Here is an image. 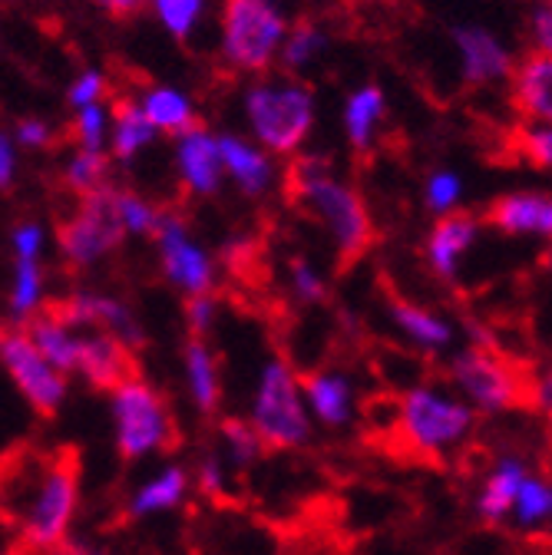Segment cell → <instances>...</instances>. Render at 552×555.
I'll list each match as a JSON object with an SVG mask.
<instances>
[{
	"label": "cell",
	"mask_w": 552,
	"mask_h": 555,
	"mask_svg": "<svg viewBox=\"0 0 552 555\" xmlns=\"http://www.w3.org/2000/svg\"><path fill=\"white\" fill-rule=\"evenodd\" d=\"M80 500V463L70 447L17 450L0 460V519L27 552H47L66 539Z\"/></svg>",
	"instance_id": "1"
},
{
	"label": "cell",
	"mask_w": 552,
	"mask_h": 555,
	"mask_svg": "<svg viewBox=\"0 0 552 555\" xmlns=\"http://www.w3.org/2000/svg\"><path fill=\"white\" fill-rule=\"evenodd\" d=\"M285 195L292 205H305L328 225L337 248V271L355 268L374 245V222L364 198L331 176L321 156H295L285 172Z\"/></svg>",
	"instance_id": "2"
},
{
	"label": "cell",
	"mask_w": 552,
	"mask_h": 555,
	"mask_svg": "<svg viewBox=\"0 0 552 555\" xmlns=\"http://www.w3.org/2000/svg\"><path fill=\"white\" fill-rule=\"evenodd\" d=\"M116 450L123 460H140L146 453H169L179 447L176 416L166 397L143 377H132L113 390Z\"/></svg>",
	"instance_id": "3"
},
{
	"label": "cell",
	"mask_w": 552,
	"mask_h": 555,
	"mask_svg": "<svg viewBox=\"0 0 552 555\" xmlns=\"http://www.w3.org/2000/svg\"><path fill=\"white\" fill-rule=\"evenodd\" d=\"M252 430L261 450H298L311 437V421L305 397L298 393V377L285 361H268L258 380Z\"/></svg>",
	"instance_id": "4"
},
{
	"label": "cell",
	"mask_w": 552,
	"mask_h": 555,
	"mask_svg": "<svg viewBox=\"0 0 552 555\" xmlns=\"http://www.w3.org/2000/svg\"><path fill=\"white\" fill-rule=\"evenodd\" d=\"M245 109L258 143L279 156H292L314 122V96L301 83H255Z\"/></svg>",
	"instance_id": "5"
},
{
	"label": "cell",
	"mask_w": 552,
	"mask_h": 555,
	"mask_svg": "<svg viewBox=\"0 0 552 555\" xmlns=\"http://www.w3.org/2000/svg\"><path fill=\"white\" fill-rule=\"evenodd\" d=\"M476 424L466 403L440 397L427 387H413L400 400L397 413V440L407 450H418L427 460L440 456L447 447L460 443Z\"/></svg>",
	"instance_id": "6"
},
{
	"label": "cell",
	"mask_w": 552,
	"mask_h": 555,
	"mask_svg": "<svg viewBox=\"0 0 552 555\" xmlns=\"http://www.w3.org/2000/svg\"><path fill=\"white\" fill-rule=\"evenodd\" d=\"M285 30V17L271 0H226L222 53L242 74H265L279 56Z\"/></svg>",
	"instance_id": "7"
},
{
	"label": "cell",
	"mask_w": 552,
	"mask_h": 555,
	"mask_svg": "<svg viewBox=\"0 0 552 555\" xmlns=\"http://www.w3.org/2000/svg\"><path fill=\"white\" fill-rule=\"evenodd\" d=\"M453 380L460 390L487 413L523 406L526 400V380L519 371H513L510 358H503L490 344H470L453 358Z\"/></svg>",
	"instance_id": "8"
},
{
	"label": "cell",
	"mask_w": 552,
	"mask_h": 555,
	"mask_svg": "<svg viewBox=\"0 0 552 555\" xmlns=\"http://www.w3.org/2000/svg\"><path fill=\"white\" fill-rule=\"evenodd\" d=\"M126 238L116 205H113V189H93L87 195H80V205L70 219L56 222V242L60 251L66 255V261L74 264H93L103 255H110L113 248H119Z\"/></svg>",
	"instance_id": "9"
},
{
	"label": "cell",
	"mask_w": 552,
	"mask_h": 555,
	"mask_svg": "<svg viewBox=\"0 0 552 555\" xmlns=\"http://www.w3.org/2000/svg\"><path fill=\"white\" fill-rule=\"evenodd\" d=\"M0 361H4L17 390L27 397V403L43 416V421L60 413V406L66 400V380L56 367H50L40 358V351L24 334V327H11V331L4 327V334H0Z\"/></svg>",
	"instance_id": "10"
},
{
	"label": "cell",
	"mask_w": 552,
	"mask_h": 555,
	"mask_svg": "<svg viewBox=\"0 0 552 555\" xmlns=\"http://www.w3.org/2000/svg\"><path fill=\"white\" fill-rule=\"evenodd\" d=\"M163 258V271L172 285H179L185 295H209L216 285L213 258L205 255L185 232V222L172 212H159L156 232H153Z\"/></svg>",
	"instance_id": "11"
},
{
	"label": "cell",
	"mask_w": 552,
	"mask_h": 555,
	"mask_svg": "<svg viewBox=\"0 0 552 555\" xmlns=\"http://www.w3.org/2000/svg\"><path fill=\"white\" fill-rule=\"evenodd\" d=\"M43 311H50L53 318H60L66 327H80V324H90L103 334H113L116 340H123L132 351H140L146 334L140 327V321L132 318V311L116 301V298H106V295H90V292H77L63 301H50L43 305Z\"/></svg>",
	"instance_id": "12"
},
{
	"label": "cell",
	"mask_w": 552,
	"mask_h": 555,
	"mask_svg": "<svg viewBox=\"0 0 552 555\" xmlns=\"http://www.w3.org/2000/svg\"><path fill=\"white\" fill-rule=\"evenodd\" d=\"M77 371L90 380V387L113 393L119 384L140 377V361H136L132 347L97 331L90 337H77Z\"/></svg>",
	"instance_id": "13"
},
{
	"label": "cell",
	"mask_w": 552,
	"mask_h": 555,
	"mask_svg": "<svg viewBox=\"0 0 552 555\" xmlns=\"http://www.w3.org/2000/svg\"><path fill=\"white\" fill-rule=\"evenodd\" d=\"M453 40L463 56V80L470 87L497 83L513 74V56L510 50L483 27H457Z\"/></svg>",
	"instance_id": "14"
},
{
	"label": "cell",
	"mask_w": 552,
	"mask_h": 555,
	"mask_svg": "<svg viewBox=\"0 0 552 555\" xmlns=\"http://www.w3.org/2000/svg\"><path fill=\"white\" fill-rule=\"evenodd\" d=\"M487 222L503 235H549L552 198L545 192H510L487 208Z\"/></svg>",
	"instance_id": "15"
},
{
	"label": "cell",
	"mask_w": 552,
	"mask_h": 555,
	"mask_svg": "<svg viewBox=\"0 0 552 555\" xmlns=\"http://www.w3.org/2000/svg\"><path fill=\"white\" fill-rule=\"evenodd\" d=\"M179 176L182 185L195 195H213L219 192L222 182V163H219V146H216V135L198 126L185 135H179Z\"/></svg>",
	"instance_id": "16"
},
{
	"label": "cell",
	"mask_w": 552,
	"mask_h": 555,
	"mask_svg": "<svg viewBox=\"0 0 552 555\" xmlns=\"http://www.w3.org/2000/svg\"><path fill=\"white\" fill-rule=\"evenodd\" d=\"M479 232V219L470 212H444V219L434 225L427 238V261L440 278H453L463 251L473 245Z\"/></svg>",
	"instance_id": "17"
},
{
	"label": "cell",
	"mask_w": 552,
	"mask_h": 555,
	"mask_svg": "<svg viewBox=\"0 0 552 555\" xmlns=\"http://www.w3.org/2000/svg\"><path fill=\"white\" fill-rule=\"evenodd\" d=\"M513 96L532 122L552 119V53L532 50L519 63L516 80H513Z\"/></svg>",
	"instance_id": "18"
},
{
	"label": "cell",
	"mask_w": 552,
	"mask_h": 555,
	"mask_svg": "<svg viewBox=\"0 0 552 555\" xmlns=\"http://www.w3.org/2000/svg\"><path fill=\"white\" fill-rule=\"evenodd\" d=\"M216 146H219L222 169L239 182V189L245 195H261L271 185L274 169H271V163H268V156L261 150H255L252 143H245V139H239L232 132L219 135Z\"/></svg>",
	"instance_id": "19"
},
{
	"label": "cell",
	"mask_w": 552,
	"mask_h": 555,
	"mask_svg": "<svg viewBox=\"0 0 552 555\" xmlns=\"http://www.w3.org/2000/svg\"><path fill=\"white\" fill-rule=\"evenodd\" d=\"M24 334L30 337V344L37 347L40 358L50 367H56L60 374L77 371V334H74V327H66L60 318L37 308L30 324L24 327Z\"/></svg>",
	"instance_id": "20"
},
{
	"label": "cell",
	"mask_w": 552,
	"mask_h": 555,
	"mask_svg": "<svg viewBox=\"0 0 552 555\" xmlns=\"http://www.w3.org/2000/svg\"><path fill=\"white\" fill-rule=\"evenodd\" d=\"M305 400L314 410V416L328 427H344L351 416V384L348 377L331 374V371H314L301 377Z\"/></svg>",
	"instance_id": "21"
},
{
	"label": "cell",
	"mask_w": 552,
	"mask_h": 555,
	"mask_svg": "<svg viewBox=\"0 0 552 555\" xmlns=\"http://www.w3.org/2000/svg\"><path fill=\"white\" fill-rule=\"evenodd\" d=\"M185 377H189V393L195 406L213 416L222 400V377H219V361L209 351L205 337H189L185 344Z\"/></svg>",
	"instance_id": "22"
},
{
	"label": "cell",
	"mask_w": 552,
	"mask_h": 555,
	"mask_svg": "<svg viewBox=\"0 0 552 555\" xmlns=\"http://www.w3.org/2000/svg\"><path fill=\"white\" fill-rule=\"evenodd\" d=\"M140 109H143V116L150 119V126H153L156 132L185 135V132H192V129L202 126L198 116H195V109H192V103H189V96L179 93V90H172V87H156V90H150V93L143 96Z\"/></svg>",
	"instance_id": "23"
},
{
	"label": "cell",
	"mask_w": 552,
	"mask_h": 555,
	"mask_svg": "<svg viewBox=\"0 0 552 555\" xmlns=\"http://www.w3.org/2000/svg\"><path fill=\"white\" fill-rule=\"evenodd\" d=\"M156 139V129L143 116L140 103L129 96L113 100V156L119 163H129L140 150H146Z\"/></svg>",
	"instance_id": "24"
},
{
	"label": "cell",
	"mask_w": 552,
	"mask_h": 555,
	"mask_svg": "<svg viewBox=\"0 0 552 555\" xmlns=\"http://www.w3.org/2000/svg\"><path fill=\"white\" fill-rule=\"evenodd\" d=\"M523 476H526V466L516 456L500 460V466L490 473L487 486H483V493H479V503H476L479 506V516L487 519L490 526H500L510 516Z\"/></svg>",
	"instance_id": "25"
},
{
	"label": "cell",
	"mask_w": 552,
	"mask_h": 555,
	"mask_svg": "<svg viewBox=\"0 0 552 555\" xmlns=\"http://www.w3.org/2000/svg\"><path fill=\"white\" fill-rule=\"evenodd\" d=\"M384 90L381 87H361L348 106H344V129H348V143L358 150V153H368L371 143H374V129L377 122L384 119Z\"/></svg>",
	"instance_id": "26"
},
{
	"label": "cell",
	"mask_w": 552,
	"mask_h": 555,
	"mask_svg": "<svg viewBox=\"0 0 552 555\" xmlns=\"http://www.w3.org/2000/svg\"><path fill=\"white\" fill-rule=\"evenodd\" d=\"M185 490H189V476H185V469L169 466V469H163L156 479H150V482L143 486V490L132 496L129 513H132V516L166 513V509H172V506H179V503H182Z\"/></svg>",
	"instance_id": "27"
},
{
	"label": "cell",
	"mask_w": 552,
	"mask_h": 555,
	"mask_svg": "<svg viewBox=\"0 0 552 555\" xmlns=\"http://www.w3.org/2000/svg\"><path fill=\"white\" fill-rule=\"evenodd\" d=\"M390 314H394V321H397V327L410 337V340H418L421 347H447L450 344V327L437 318V314H431V311H424V308H418V305H410V301H400V298H394L390 301Z\"/></svg>",
	"instance_id": "28"
},
{
	"label": "cell",
	"mask_w": 552,
	"mask_h": 555,
	"mask_svg": "<svg viewBox=\"0 0 552 555\" xmlns=\"http://www.w3.org/2000/svg\"><path fill=\"white\" fill-rule=\"evenodd\" d=\"M324 47H328V37H324L311 21H301V24H295V27L285 30L279 53H282V60H285L288 69H301V66H308Z\"/></svg>",
	"instance_id": "29"
},
{
	"label": "cell",
	"mask_w": 552,
	"mask_h": 555,
	"mask_svg": "<svg viewBox=\"0 0 552 555\" xmlns=\"http://www.w3.org/2000/svg\"><path fill=\"white\" fill-rule=\"evenodd\" d=\"M513 509H516V519L523 526H539L549 519V509H552V493H549V482L542 476H523L519 490H516V500H513Z\"/></svg>",
	"instance_id": "30"
},
{
	"label": "cell",
	"mask_w": 552,
	"mask_h": 555,
	"mask_svg": "<svg viewBox=\"0 0 552 555\" xmlns=\"http://www.w3.org/2000/svg\"><path fill=\"white\" fill-rule=\"evenodd\" d=\"M113 205H116V216H119L123 232H136V235H153V232H156L159 208L150 205L143 195L113 189Z\"/></svg>",
	"instance_id": "31"
},
{
	"label": "cell",
	"mask_w": 552,
	"mask_h": 555,
	"mask_svg": "<svg viewBox=\"0 0 552 555\" xmlns=\"http://www.w3.org/2000/svg\"><path fill=\"white\" fill-rule=\"evenodd\" d=\"M205 4L209 0H153V8L163 21V27L176 37V40H189L192 30L198 27Z\"/></svg>",
	"instance_id": "32"
},
{
	"label": "cell",
	"mask_w": 552,
	"mask_h": 555,
	"mask_svg": "<svg viewBox=\"0 0 552 555\" xmlns=\"http://www.w3.org/2000/svg\"><path fill=\"white\" fill-rule=\"evenodd\" d=\"M106 172H110V156L106 153L77 150V156L66 163V185H70L77 195H87V192L106 185Z\"/></svg>",
	"instance_id": "33"
},
{
	"label": "cell",
	"mask_w": 552,
	"mask_h": 555,
	"mask_svg": "<svg viewBox=\"0 0 552 555\" xmlns=\"http://www.w3.org/2000/svg\"><path fill=\"white\" fill-rule=\"evenodd\" d=\"M40 295H43V274L37 261H17V274H14V292H11V311L14 318H30L40 308Z\"/></svg>",
	"instance_id": "34"
},
{
	"label": "cell",
	"mask_w": 552,
	"mask_h": 555,
	"mask_svg": "<svg viewBox=\"0 0 552 555\" xmlns=\"http://www.w3.org/2000/svg\"><path fill=\"white\" fill-rule=\"evenodd\" d=\"M106 109L97 103V106H84L77 109L74 122H70V135L74 143L84 150V153H103L106 146Z\"/></svg>",
	"instance_id": "35"
},
{
	"label": "cell",
	"mask_w": 552,
	"mask_h": 555,
	"mask_svg": "<svg viewBox=\"0 0 552 555\" xmlns=\"http://www.w3.org/2000/svg\"><path fill=\"white\" fill-rule=\"evenodd\" d=\"M516 150L523 153V159H529L539 169H549L552 163V129L549 122H529L526 129H519L516 135Z\"/></svg>",
	"instance_id": "36"
},
{
	"label": "cell",
	"mask_w": 552,
	"mask_h": 555,
	"mask_svg": "<svg viewBox=\"0 0 552 555\" xmlns=\"http://www.w3.org/2000/svg\"><path fill=\"white\" fill-rule=\"evenodd\" d=\"M222 437H226V447H229V453H232V460L239 466H248V463L258 460L261 443H258L252 424H242V421H235V416H229V421H222Z\"/></svg>",
	"instance_id": "37"
},
{
	"label": "cell",
	"mask_w": 552,
	"mask_h": 555,
	"mask_svg": "<svg viewBox=\"0 0 552 555\" xmlns=\"http://www.w3.org/2000/svg\"><path fill=\"white\" fill-rule=\"evenodd\" d=\"M288 278H292V292L308 301V305H318L328 298V285H324V278L305 261V258H292L288 264Z\"/></svg>",
	"instance_id": "38"
},
{
	"label": "cell",
	"mask_w": 552,
	"mask_h": 555,
	"mask_svg": "<svg viewBox=\"0 0 552 555\" xmlns=\"http://www.w3.org/2000/svg\"><path fill=\"white\" fill-rule=\"evenodd\" d=\"M460 192H463V185H460V176H453V172H434L427 179V205L434 212H450Z\"/></svg>",
	"instance_id": "39"
},
{
	"label": "cell",
	"mask_w": 552,
	"mask_h": 555,
	"mask_svg": "<svg viewBox=\"0 0 552 555\" xmlns=\"http://www.w3.org/2000/svg\"><path fill=\"white\" fill-rule=\"evenodd\" d=\"M103 96H106V77L100 74V69H87V74H80V77L74 80L70 93H66V100H70L74 109L97 106Z\"/></svg>",
	"instance_id": "40"
},
{
	"label": "cell",
	"mask_w": 552,
	"mask_h": 555,
	"mask_svg": "<svg viewBox=\"0 0 552 555\" xmlns=\"http://www.w3.org/2000/svg\"><path fill=\"white\" fill-rule=\"evenodd\" d=\"M213 314H216V298L213 295H189L185 298L189 337H205V331L213 327Z\"/></svg>",
	"instance_id": "41"
},
{
	"label": "cell",
	"mask_w": 552,
	"mask_h": 555,
	"mask_svg": "<svg viewBox=\"0 0 552 555\" xmlns=\"http://www.w3.org/2000/svg\"><path fill=\"white\" fill-rule=\"evenodd\" d=\"M14 135V143H21V146H27V150H47L53 139H56V132L43 122V119H21L17 122V129L11 132Z\"/></svg>",
	"instance_id": "42"
},
{
	"label": "cell",
	"mask_w": 552,
	"mask_h": 555,
	"mask_svg": "<svg viewBox=\"0 0 552 555\" xmlns=\"http://www.w3.org/2000/svg\"><path fill=\"white\" fill-rule=\"evenodd\" d=\"M43 248V229L37 222H24L14 229V255L17 261H37Z\"/></svg>",
	"instance_id": "43"
},
{
	"label": "cell",
	"mask_w": 552,
	"mask_h": 555,
	"mask_svg": "<svg viewBox=\"0 0 552 555\" xmlns=\"http://www.w3.org/2000/svg\"><path fill=\"white\" fill-rule=\"evenodd\" d=\"M529 30H532V40L539 43L536 50L549 53L552 50V4L549 0H539L529 14Z\"/></svg>",
	"instance_id": "44"
},
{
	"label": "cell",
	"mask_w": 552,
	"mask_h": 555,
	"mask_svg": "<svg viewBox=\"0 0 552 555\" xmlns=\"http://www.w3.org/2000/svg\"><path fill=\"white\" fill-rule=\"evenodd\" d=\"M198 490L205 496H213V500H219L226 493V476H222L219 460H202V466H198Z\"/></svg>",
	"instance_id": "45"
},
{
	"label": "cell",
	"mask_w": 552,
	"mask_h": 555,
	"mask_svg": "<svg viewBox=\"0 0 552 555\" xmlns=\"http://www.w3.org/2000/svg\"><path fill=\"white\" fill-rule=\"evenodd\" d=\"M17 176V153H14V135L0 129V189H11Z\"/></svg>",
	"instance_id": "46"
},
{
	"label": "cell",
	"mask_w": 552,
	"mask_h": 555,
	"mask_svg": "<svg viewBox=\"0 0 552 555\" xmlns=\"http://www.w3.org/2000/svg\"><path fill=\"white\" fill-rule=\"evenodd\" d=\"M93 4H97L100 11H106L110 17L126 21V17H132V14H140L146 0H93Z\"/></svg>",
	"instance_id": "47"
},
{
	"label": "cell",
	"mask_w": 552,
	"mask_h": 555,
	"mask_svg": "<svg viewBox=\"0 0 552 555\" xmlns=\"http://www.w3.org/2000/svg\"><path fill=\"white\" fill-rule=\"evenodd\" d=\"M40 555H100V552L87 548L84 542H70V539H63L60 545H53V548H47V552H40Z\"/></svg>",
	"instance_id": "48"
},
{
	"label": "cell",
	"mask_w": 552,
	"mask_h": 555,
	"mask_svg": "<svg viewBox=\"0 0 552 555\" xmlns=\"http://www.w3.org/2000/svg\"><path fill=\"white\" fill-rule=\"evenodd\" d=\"M0 555H21V552H0Z\"/></svg>",
	"instance_id": "49"
},
{
	"label": "cell",
	"mask_w": 552,
	"mask_h": 555,
	"mask_svg": "<svg viewBox=\"0 0 552 555\" xmlns=\"http://www.w3.org/2000/svg\"><path fill=\"white\" fill-rule=\"evenodd\" d=\"M0 334H4V327H0Z\"/></svg>",
	"instance_id": "50"
}]
</instances>
